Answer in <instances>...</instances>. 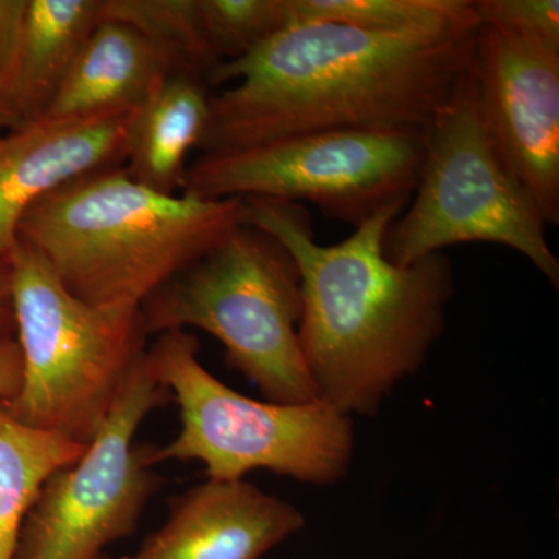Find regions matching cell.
<instances>
[{
	"mask_svg": "<svg viewBox=\"0 0 559 559\" xmlns=\"http://www.w3.org/2000/svg\"><path fill=\"white\" fill-rule=\"evenodd\" d=\"M205 36L221 62L246 57L290 22L288 0H198Z\"/></svg>",
	"mask_w": 559,
	"mask_h": 559,
	"instance_id": "cell-19",
	"label": "cell"
},
{
	"mask_svg": "<svg viewBox=\"0 0 559 559\" xmlns=\"http://www.w3.org/2000/svg\"><path fill=\"white\" fill-rule=\"evenodd\" d=\"M481 25L559 51L558 0H473Z\"/></svg>",
	"mask_w": 559,
	"mask_h": 559,
	"instance_id": "cell-20",
	"label": "cell"
},
{
	"mask_svg": "<svg viewBox=\"0 0 559 559\" xmlns=\"http://www.w3.org/2000/svg\"><path fill=\"white\" fill-rule=\"evenodd\" d=\"M102 0H27L0 95L24 121L38 120L100 24Z\"/></svg>",
	"mask_w": 559,
	"mask_h": 559,
	"instance_id": "cell-14",
	"label": "cell"
},
{
	"mask_svg": "<svg viewBox=\"0 0 559 559\" xmlns=\"http://www.w3.org/2000/svg\"><path fill=\"white\" fill-rule=\"evenodd\" d=\"M290 21L331 22L382 35L476 31L473 0H288Z\"/></svg>",
	"mask_w": 559,
	"mask_h": 559,
	"instance_id": "cell-17",
	"label": "cell"
},
{
	"mask_svg": "<svg viewBox=\"0 0 559 559\" xmlns=\"http://www.w3.org/2000/svg\"><path fill=\"white\" fill-rule=\"evenodd\" d=\"M25 9L27 0H0V81L10 68Z\"/></svg>",
	"mask_w": 559,
	"mask_h": 559,
	"instance_id": "cell-21",
	"label": "cell"
},
{
	"mask_svg": "<svg viewBox=\"0 0 559 559\" xmlns=\"http://www.w3.org/2000/svg\"><path fill=\"white\" fill-rule=\"evenodd\" d=\"M304 312L296 261L271 235L241 224L140 305L146 334L198 329L226 349V364L264 400H319L301 355Z\"/></svg>",
	"mask_w": 559,
	"mask_h": 559,
	"instance_id": "cell-5",
	"label": "cell"
},
{
	"mask_svg": "<svg viewBox=\"0 0 559 559\" xmlns=\"http://www.w3.org/2000/svg\"><path fill=\"white\" fill-rule=\"evenodd\" d=\"M5 270L22 382L3 407L31 428L90 444L148 347L140 308L76 299L21 241Z\"/></svg>",
	"mask_w": 559,
	"mask_h": 559,
	"instance_id": "cell-4",
	"label": "cell"
},
{
	"mask_svg": "<svg viewBox=\"0 0 559 559\" xmlns=\"http://www.w3.org/2000/svg\"><path fill=\"white\" fill-rule=\"evenodd\" d=\"M86 450L87 444L17 421L0 401V559H13L22 524L46 480Z\"/></svg>",
	"mask_w": 559,
	"mask_h": 559,
	"instance_id": "cell-16",
	"label": "cell"
},
{
	"mask_svg": "<svg viewBox=\"0 0 559 559\" xmlns=\"http://www.w3.org/2000/svg\"><path fill=\"white\" fill-rule=\"evenodd\" d=\"M412 197L385 235L384 253L392 263L404 266L451 246L487 242L516 250L559 288V260L547 241V224L489 140L469 75L426 132Z\"/></svg>",
	"mask_w": 559,
	"mask_h": 559,
	"instance_id": "cell-7",
	"label": "cell"
},
{
	"mask_svg": "<svg viewBox=\"0 0 559 559\" xmlns=\"http://www.w3.org/2000/svg\"><path fill=\"white\" fill-rule=\"evenodd\" d=\"M134 112L38 119L0 132V267L20 245L17 230L33 204L70 180L124 159Z\"/></svg>",
	"mask_w": 559,
	"mask_h": 559,
	"instance_id": "cell-11",
	"label": "cell"
},
{
	"mask_svg": "<svg viewBox=\"0 0 559 559\" xmlns=\"http://www.w3.org/2000/svg\"><path fill=\"white\" fill-rule=\"evenodd\" d=\"M176 72L186 70L170 51L128 25L100 21L39 119H83L138 108Z\"/></svg>",
	"mask_w": 559,
	"mask_h": 559,
	"instance_id": "cell-13",
	"label": "cell"
},
{
	"mask_svg": "<svg viewBox=\"0 0 559 559\" xmlns=\"http://www.w3.org/2000/svg\"><path fill=\"white\" fill-rule=\"evenodd\" d=\"M100 21L134 28L201 79L207 80L219 66L210 49L198 0H102Z\"/></svg>",
	"mask_w": 559,
	"mask_h": 559,
	"instance_id": "cell-18",
	"label": "cell"
},
{
	"mask_svg": "<svg viewBox=\"0 0 559 559\" xmlns=\"http://www.w3.org/2000/svg\"><path fill=\"white\" fill-rule=\"evenodd\" d=\"M404 207L389 205L325 246L296 202L245 200V224L283 245L299 270V342L319 400L352 418L374 417L421 369L454 296V267L443 252L404 266L385 257V235Z\"/></svg>",
	"mask_w": 559,
	"mask_h": 559,
	"instance_id": "cell-2",
	"label": "cell"
},
{
	"mask_svg": "<svg viewBox=\"0 0 559 559\" xmlns=\"http://www.w3.org/2000/svg\"><path fill=\"white\" fill-rule=\"evenodd\" d=\"M22 356L16 340L0 344V401H9L20 392Z\"/></svg>",
	"mask_w": 559,
	"mask_h": 559,
	"instance_id": "cell-22",
	"label": "cell"
},
{
	"mask_svg": "<svg viewBox=\"0 0 559 559\" xmlns=\"http://www.w3.org/2000/svg\"><path fill=\"white\" fill-rule=\"evenodd\" d=\"M168 518L121 559H260L299 533L297 507L245 480H212L173 496Z\"/></svg>",
	"mask_w": 559,
	"mask_h": 559,
	"instance_id": "cell-12",
	"label": "cell"
},
{
	"mask_svg": "<svg viewBox=\"0 0 559 559\" xmlns=\"http://www.w3.org/2000/svg\"><path fill=\"white\" fill-rule=\"evenodd\" d=\"M245 200L160 193L124 170L70 180L25 213L17 238L76 299L140 308L245 224Z\"/></svg>",
	"mask_w": 559,
	"mask_h": 559,
	"instance_id": "cell-3",
	"label": "cell"
},
{
	"mask_svg": "<svg viewBox=\"0 0 559 559\" xmlns=\"http://www.w3.org/2000/svg\"><path fill=\"white\" fill-rule=\"evenodd\" d=\"M145 353L86 452L39 489L13 559H102L106 547L138 528L165 479L151 462L153 444L135 443V433L151 412L173 400Z\"/></svg>",
	"mask_w": 559,
	"mask_h": 559,
	"instance_id": "cell-9",
	"label": "cell"
},
{
	"mask_svg": "<svg viewBox=\"0 0 559 559\" xmlns=\"http://www.w3.org/2000/svg\"><path fill=\"white\" fill-rule=\"evenodd\" d=\"M426 132H310L204 153L187 167L180 191L204 200L308 201L326 218L358 227L389 205L409 202Z\"/></svg>",
	"mask_w": 559,
	"mask_h": 559,
	"instance_id": "cell-8",
	"label": "cell"
},
{
	"mask_svg": "<svg viewBox=\"0 0 559 559\" xmlns=\"http://www.w3.org/2000/svg\"><path fill=\"white\" fill-rule=\"evenodd\" d=\"M22 123L25 121L21 119L20 114L0 95V132L13 130Z\"/></svg>",
	"mask_w": 559,
	"mask_h": 559,
	"instance_id": "cell-24",
	"label": "cell"
},
{
	"mask_svg": "<svg viewBox=\"0 0 559 559\" xmlns=\"http://www.w3.org/2000/svg\"><path fill=\"white\" fill-rule=\"evenodd\" d=\"M209 117L205 81L193 73H171L135 108L124 171L150 189L178 193L187 157L200 146Z\"/></svg>",
	"mask_w": 559,
	"mask_h": 559,
	"instance_id": "cell-15",
	"label": "cell"
},
{
	"mask_svg": "<svg viewBox=\"0 0 559 559\" xmlns=\"http://www.w3.org/2000/svg\"><path fill=\"white\" fill-rule=\"evenodd\" d=\"M200 342L183 330L157 334L145 358L179 406L180 430L151 462L197 460L212 480H242L252 471L311 485L347 476L355 452L353 419L322 400L278 404L227 388L198 359Z\"/></svg>",
	"mask_w": 559,
	"mask_h": 559,
	"instance_id": "cell-6",
	"label": "cell"
},
{
	"mask_svg": "<svg viewBox=\"0 0 559 559\" xmlns=\"http://www.w3.org/2000/svg\"><path fill=\"white\" fill-rule=\"evenodd\" d=\"M480 27V25H479ZM382 35L290 21L209 83L202 154L325 131L426 132L469 75L477 31Z\"/></svg>",
	"mask_w": 559,
	"mask_h": 559,
	"instance_id": "cell-1",
	"label": "cell"
},
{
	"mask_svg": "<svg viewBox=\"0 0 559 559\" xmlns=\"http://www.w3.org/2000/svg\"><path fill=\"white\" fill-rule=\"evenodd\" d=\"M485 131L506 167L559 224V51L481 25L469 70Z\"/></svg>",
	"mask_w": 559,
	"mask_h": 559,
	"instance_id": "cell-10",
	"label": "cell"
},
{
	"mask_svg": "<svg viewBox=\"0 0 559 559\" xmlns=\"http://www.w3.org/2000/svg\"><path fill=\"white\" fill-rule=\"evenodd\" d=\"M14 336H16V329H14L9 272L5 267H0V344L14 340Z\"/></svg>",
	"mask_w": 559,
	"mask_h": 559,
	"instance_id": "cell-23",
	"label": "cell"
},
{
	"mask_svg": "<svg viewBox=\"0 0 559 559\" xmlns=\"http://www.w3.org/2000/svg\"><path fill=\"white\" fill-rule=\"evenodd\" d=\"M102 559H109V558L103 557Z\"/></svg>",
	"mask_w": 559,
	"mask_h": 559,
	"instance_id": "cell-25",
	"label": "cell"
}]
</instances>
